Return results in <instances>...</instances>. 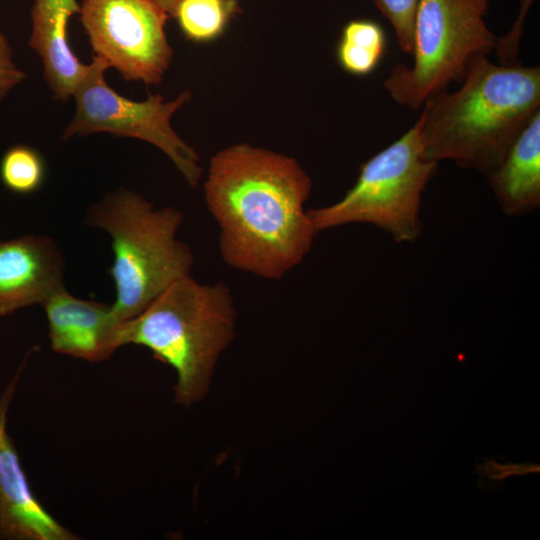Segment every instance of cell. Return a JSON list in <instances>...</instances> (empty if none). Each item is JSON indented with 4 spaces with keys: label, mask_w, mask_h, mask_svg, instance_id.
<instances>
[{
    "label": "cell",
    "mask_w": 540,
    "mask_h": 540,
    "mask_svg": "<svg viewBox=\"0 0 540 540\" xmlns=\"http://www.w3.org/2000/svg\"><path fill=\"white\" fill-rule=\"evenodd\" d=\"M311 190V178L293 157L248 143L214 154L204 199L219 227L224 262L268 280L298 266L317 235L305 210Z\"/></svg>",
    "instance_id": "obj_1"
},
{
    "label": "cell",
    "mask_w": 540,
    "mask_h": 540,
    "mask_svg": "<svg viewBox=\"0 0 540 540\" xmlns=\"http://www.w3.org/2000/svg\"><path fill=\"white\" fill-rule=\"evenodd\" d=\"M418 118L424 153L485 176L540 111V68L495 64L486 54L469 62L461 86L430 96Z\"/></svg>",
    "instance_id": "obj_2"
},
{
    "label": "cell",
    "mask_w": 540,
    "mask_h": 540,
    "mask_svg": "<svg viewBox=\"0 0 540 540\" xmlns=\"http://www.w3.org/2000/svg\"><path fill=\"white\" fill-rule=\"evenodd\" d=\"M236 320L227 285L202 284L188 275L121 323L118 345L145 347L170 366L176 373L174 400L190 406L207 395L217 362L235 336Z\"/></svg>",
    "instance_id": "obj_3"
},
{
    "label": "cell",
    "mask_w": 540,
    "mask_h": 540,
    "mask_svg": "<svg viewBox=\"0 0 540 540\" xmlns=\"http://www.w3.org/2000/svg\"><path fill=\"white\" fill-rule=\"evenodd\" d=\"M87 222L112 239L109 274L116 300L111 312L118 324L140 314L173 282L190 275L194 257L176 237L183 222L178 209H155L141 195L121 189L93 205Z\"/></svg>",
    "instance_id": "obj_4"
},
{
    "label": "cell",
    "mask_w": 540,
    "mask_h": 540,
    "mask_svg": "<svg viewBox=\"0 0 540 540\" xmlns=\"http://www.w3.org/2000/svg\"><path fill=\"white\" fill-rule=\"evenodd\" d=\"M438 162L424 153L420 122L372 156L359 176L334 204L308 210L315 232L353 223H367L390 234L396 242L416 240L422 194Z\"/></svg>",
    "instance_id": "obj_5"
},
{
    "label": "cell",
    "mask_w": 540,
    "mask_h": 540,
    "mask_svg": "<svg viewBox=\"0 0 540 540\" xmlns=\"http://www.w3.org/2000/svg\"><path fill=\"white\" fill-rule=\"evenodd\" d=\"M490 0H419L413 27V64H398L384 81L391 98L412 110L461 83L470 60L494 51L497 36L484 16Z\"/></svg>",
    "instance_id": "obj_6"
},
{
    "label": "cell",
    "mask_w": 540,
    "mask_h": 540,
    "mask_svg": "<svg viewBox=\"0 0 540 540\" xmlns=\"http://www.w3.org/2000/svg\"><path fill=\"white\" fill-rule=\"evenodd\" d=\"M109 68L104 60L93 57L88 74L73 94L75 114L61 139L110 133L146 141L166 154L187 184L195 188L203 173L200 157L171 125L172 116L190 101L191 92L185 90L168 101L159 94H150L144 101L130 100L106 83L104 73Z\"/></svg>",
    "instance_id": "obj_7"
},
{
    "label": "cell",
    "mask_w": 540,
    "mask_h": 540,
    "mask_svg": "<svg viewBox=\"0 0 540 540\" xmlns=\"http://www.w3.org/2000/svg\"><path fill=\"white\" fill-rule=\"evenodd\" d=\"M80 21L94 56L127 81L159 84L173 58L169 15L154 0H82Z\"/></svg>",
    "instance_id": "obj_8"
},
{
    "label": "cell",
    "mask_w": 540,
    "mask_h": 540,
    "mask_svg": "<svg viewBox=\"0 0 540 540\" xmlns=\"http://www.w3.org/2000/svg\"><path fill=\"white\" fill-rule=\"evenodd\" d=\"M24 363L0 395V540H75L78 536L60 524L32 491L7 431Z\"/></svg>",
    "instance_id": "obj_9"
},
{
    "label": "cell",
    "mask_w": 540,
    "mask_h": 540,
    "mask_svg": "<svg viewBox=\"0 0 540 540\" xmlns=\"http://www.w3.org/2000/svg\"><path fill=\"white\" fill-rule=\"evenodd\" d=\"M64 261L55 242L26 235L0 242V316L43 304L63 285Z\"/></svg>",
    "instance_id": "obj_10"
},
{
    "label": "cell",
    "mask_w": 540,
    "mask_h": 540,
    "mask_svg": "<svg viewBox=\"0 0 540 540\" xmlns=\"http://www.w3.org/2000/svg\"><path fill=\"white\" fill-rule=\"evenodd\" d=\"M42 306L54 352L100 362L119 349L121 323L114 320L111 305L74 297L61 287Z\"/></svg>",
    "instance_id": "obj_11"
},
{
    "label": "cell",
    "mask_w": 540,
    "mask_h": 540,
    "mask_svg": "<svg viewBox=\"0 0 540 540\" xmlns=\"http://www.w3.org/2000/svg\"><path fill=\"white\" fill-rule=\"evenodd\" d=\"M76 0H34L32 31L28 42L40 58L44 79L55 100L66 101L90 70L71 49L68 35L70 18L80 13Z\"/></svg>",
    "instance_id": "obj_12"
},
{
    "label": "cell",
    "mask_w": 540,
    "mask_h": 540,
    "mask_svg": "<svg viewBox=\"0 0 540 540\" xmlns=\"http://www.w3.org/2000/svg\"><path fill=\"white\" fill-rule=\"evenodd\" d=\"M486 177L505 214L521 216L540 206V111Z\"/></svg>",
    "instance_id": "obj_13"
},
{
    "label": "cell",
    "mask_w": 540,
    "mask_h": 540,
    "mask_svg": "<svg viewBox=\"0 0 540 540\" xmlns=\"http://www.w3.org/2000/svg\"><path fill=\"white\" fill-rule=\"evenodd\" d=\"M387 50L383 27L371 19L349 21L336 48L340 67L354 76H367L377 69Z\"/></svg>",
    "instance_id": "obj_14"
},
{
    "label": "cell",
    "mask_w": 540,
    "mask_h": 540,
    "mask_svg": "<svg viewBox=\"0 0 540 540\" xmlns=\"http://www.w3.org/2000/svg\"><path fill=\"white\" fill-rule=\"evenodd\" d=\"M231 15L223 0H181L173 17L188 39L207 42L223 33Z\"/></svg>",
    "instance_id": "obj_15"
},
{
    "label": "cell",
    "mask_w": 540,
    "mask_h": 540,
    "mask_svg": "<svg viewBox=\"0 0 540 540\" xmlns=\"http://www.w3.org/2000/svg\"><path fill=\"white\" fill-rule=\"evenodd\" d=\"M45 164L33 148L16 145L9 148L0 161V178L3 185L17 194H30L42 185Z\"/></svg>",
    "instance_id": "obj_16"
},
{
    "label": "cell",
    "mask_w": 540,
    "mask_h": 540,
    "mask_svg": "<svg viewBox=\"0 0 540 540\" xmlns=\"http://www.w3.org/2000/svg\"><path fill=\"white\" fill-rule=\"evenodd\" d=\"M419 0H374L375 5L393 27L401 50L413 52V27Z\"/></svg>",
    "instance_id": "obj_17"
},
{
    "label": "cell",
    "mask_w": 540,
    "mask_h": 540,
    "mask_svg": "<svg viewBox=\"0 0 540 540\" xmlns=\"http://www.w3.org/2000/svg\"><path fill=\"white\" fill-rule=\"evenodd\" d=\"M475 473L479 476V489L490 491L491 488L503 487V482L511 477L539 473L540 466L531 461L524 463L506 462L498 457L480 459L475 464Z\"/></svg>",
    "instance_id": "obj_18"
},
{
    "label": "cell",
    "mask_w": 540,
    "mask_h": 540,
    "mask_svg": "<svg viewBox=\"0 0 540 540\" xmlns=\"http://www.w3.org/2000/svg\"><path fill=\"white\" fill-rule=\"evenodd\" d=\"M534 0H521V9L511 30L502 37H497L494 53L500 64L519 62L520 42L523 35V24L530 5Z\"/></svg>",
    "instance_id": "obj_19"
},
{
    "label": "cell",
    "mask_w": 540,
    "mask_h": 540,
    "mask_svg": "<svg viewBox=\"0 0 540 540\" xmlns=\"http://www.w3.org/2000/svg\"><path fill=\"white\" fill-rule=\"evenodd\" d=\"M7 37L0 32V102L25 78L26 74L17 67Z\"/></svg>",
    "instance_id": "obj_20"
},
{
    "label": "cell",
    "mask_w": 540,
    "mask_h": 540,
    "mask_svg": "<svg viewBox=\"0 0 540 540\" xmlns=\"http://www.w3.org/2000/svg\"><path fill=\"white\" fill-rule=\"evenodd\" d=\"M157 4H159L169 15V17H173L175 10L177 8V5L181 0H154Z\"/></svg>",
    "instance_id": "obj_21"
},
{
    "label": "cell",
    "mask_w": 540,
    "mask_h": 540,
    "mask_svg": "<svg viewBox=\"0 0 540 540\" xmlns=\"http://www.w3.org/2000/svg\"><path fill=\"white\" fill-rule=\"evenodd\" d=\"M229 11L233 14L237 10L239 0H223Z\"/></svg>",
    "instance_id": "obj_22"
}]
</instances>
